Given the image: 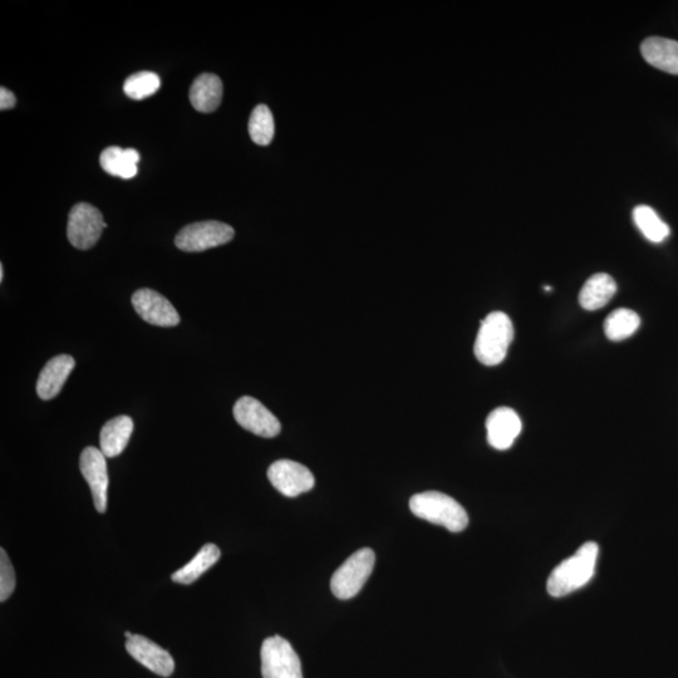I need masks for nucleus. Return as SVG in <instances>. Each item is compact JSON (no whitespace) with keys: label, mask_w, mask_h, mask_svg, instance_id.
Returning a JSON list of instances; mask_svg holds the SVG:
<instances>
[{"label":"nucleus","mask_w":678,"mask_h":678,"mask_svg":"<svg viewBox=\"0 0 678 678\" xmlns=\"http://www.w3.org/2000/svg\"><path fill=\"white\" fill-rule=\"evenodd\" d=\"M234 235V229L228 224L214 220L200 221L181 229L175 244L183 252L199 253L229 243Z\"/></svg>","instance_id":"nucleus-6"},{"label":"nucleus","mask_w":678,"mask_h":678,"mask_svg":"<svg viewBox=\"0 0 678 678\" xmlns=\"http://www.w3.org/2000/svg\"><path fill=\"white\" fill-rule=\"evenodd\" d=\"M617 292V283L611 275L598 273L592 275L579 293V304L586 311H598L612 301Z\"/></svg>","instance_id":"nucleus-18"},{"label":"nucleus","mask_w":678,"mask_h":678,"mask_svg":"<svg viewBox=\"0 0 678 678\" xmlns=\"http://www.w3.org/2000/svg\"><path fill=\"white\" fill-rule=\"evenodd\" d=\"M126 650L142 666L162 677H169L175 670L174 658L155 642L144 636L134 635L126 642Z\"/></svg>","instance_id":"nucleus-13"},{"label":"nucleus","mask_w":678,"mask_h":678,"mask_svg":"<svg viewBox=\"0 0 678 678\" xmlns=\"http://www.w3.org/2000/svg\"><path fill=\"white\" fill-rule=\"evenodd\" d=\"M80 469L83 478L90 485L93 504L98 513L107 509L108 474L106 456L96 447H86L80 458Z\"/></svg>","instance_id":"nucleus-11"},{"label":"nucleus","mask_w":678,"mask_h":678,"mask_svg":"<svg viewBox=\"0 0 678 678\" xmlns=\"http://www.w3.org/2000/svg\"><path fill=\"white\" fill-rule=\"evenodd\" d=\"M234 417L243 429L265 439L280 434V422L262 402L250 396H244L234 406Z\"/></svg>","instance_id":"nucleus-9"},{"label":"nucleus","mask_w":678,"mask_h":678,"mask_svg":"<svg viewBox=\"0 0 678 678\" xmlns=\"http://www.w3.org/2000/svg\"><path fill=\"white\" fill-rule=\"evenodd\" d=\"M105 228L107 223L101 211L91 204L80 203L73 206L68 216L67 237L73 247L87 250L96 245Z\"/></svg>","instance_id":"nucleus-7"},{"label":"nucleus","mask_w":678,"mask_h":678,"mask_svg":"<svg viewBox=\"0 0 678 678\" xmlns=\"http://www.w3.org/2000/svg\"><path fill=\"white\" fill-rule=\"evenodd\" d=\"M125 636H126L127 640H129V638H131L134 635H132V633H130V632H126Z\"/></svg>","instance_id":"nucleus-28"},{"label":"nucleus","mask_w":678,"mask_h":678,"mask_svg":"<svg viewBox=\"0 0 678 678\" xmlns=\"http://www.w3.org/2000/svg\"><path fill=\"white\" fill-rule=\"evenodd\" d=\"M16 103L17 98L12 91H9L6 87L0 88V110H11L16 106Z\"/></svg>","instance_id":"nucleus-26"},{"label":"nucleus","mask_w":678,"mask_h":678,"mask_svg":"<svg viewBox=\"0 0 678 678\" xmlns=\"http://www.w3.org/2000/svg\"><path fill=\"white\" fill-rule=\"evenodd\" d=\"M519 415L510 407H498L486 419L488 442L496 450H508L522 432Z\"/></svg>","instance_id":"nucleus-12"},{"label":"nucleus","mask_w":678,"mask_h":678,"mask_svg":"<svg viewBox=\"0 0 678 678\" xmlns=\"http://www.w3.org/2000/svg\"><path fill=\"white\" fill-rule=\"evenodd\" d=\"M220 559V549L215 544H205L195 555L193 559L183 568L176 571L171 579L175 583L191 584L203 576L206 571H209L216 562Z\"/></svg>","instance_id":"nucleus-20"},{"label":"nucleus","mask_w":678,"mask_h":678,"mask_svg":"<svg viewBox=\"0 0 678 678\" xmlns=\"http://www.w3.org/2000/svg\"><path fill=\"white\" fill-rule=\"evenodd\" d=\"M633 221L647 240L651 243L660 244L670 237L671 229L665 221L660 218L651 206L638 205L633 210Z\"/></svg>","instance_id":"nucleus-21"},{"label":"nucleus","mask_w":678,"mask_h":678,"mask_svg":"<svg viewBox=\"0 0 678 678\" xmlns=\"http://www.w3.org/2000/svg\"><path fill=\"white\" fill-rule=\"evenodd\" d=\"M16 588V573L6 550L0 549V602H6Z\"/></svg>","instance_id":"nucleus-25"},{"label":"nucleus","mask_w":678,"mask_h":678,"mask_svg":"<svg viewBox=\"0 0 678 678\" xmlns=\"http://www.w3.org/2000/svg\"><path fill=\"white\" fill-rule=\"evenodd\" d=\"M4 279V268L3 264H0V282H3Z\"/></svg>","instance_id":"nucleus-27"},{"label":"nucleus","mask_w":678,"mask_h":678,"mask_svg":"<svg viewBox=\"0 0 678 678\" xmlns=\"http://www.w3.org/2000/svg\"><path fill=\"white\" fill-rule=\"evenodd\" d=\"M260 658L263 678H303L301 660L291 643L283 637L267 638Z\"/></svg>","instance_id":"nucleus-5"},{"label":"nucleus","mask_w":678,"mask_h":678,"mask_svg":"<svg viewBox=\"0 0 678 678\" xmlns=\"http://www.w3.org/2000/svg\"><path fill=\"white\" fill-rule=\"evenodd\" d=\"M249 134L255 144L268 146L275 134L273 113L268 106L259 105L254 108L249 120Z\"/></svg>","instance_id":"nucleus-23"},{"label":"nucleus","mask_w":678,"mask_h":678,"mask_svg":"<svg viewBox=\"0 0 678 678\" xmlns=\"http://www.w3.org/2000/svg\"><path fill=\"white\" fill-rule=\"evenodd\" d=\"M75 366V358L71 356L53 357L39 375L37 382L38 396L44 401L54 399L62 391Z\"/></svg>","instance_id":"nucleus-14"},{"label":"nucleus","mask_w":678,"mask_h":678,"mask_svg":"<svg viewBox=\"0 0 678 678\" xmlns=\"http://www.w3.org/2000/svg\"><path fill=\"white\" fill-rule=\"evenodd\" d=\"M139 151L135 149H121L119 146L107 147L100 156V164L107 174L121 179L135 178L139 169Z\"/></svg>","instance_id":"nucleus-19"},{"label":"nucleus","mask_w":678,"mask_h":678,"mask_svg":"<svg viewBox=\"0 0 678 678\" xmlns=\"http://www.w3.org/2000/svg\"><path fill=\"white\" fill-rule=\"evenodd\" d=\"M268 479L280 494L288 498L307 493L316 484L311 470L292 460L275 461L268 469Z\"/></svg>","instance_id":"nucleus-8"},{"label":"nucleus","mask_w":678,"mask_h":678,"mask_svg":"<svg viewBox=\"0 0 678 678\" xmlns=\"http://www.w3.org/2000/svg\"><path fill=\"white\" fill-rule=\"evenodd\" d=\"M643 58L658 70L678 75V42L662 37L647 38L641 44Z\"/></svg>","instance_id":"nucleus-15"},{"label":"nucleus","mask_w":678,"mask_h":678,"mask_svg":"<svg viewBox=\"0 0 678 678\" xmlns=\"http://www.w3.org/2000/svg\"><path fill=\"white\" fill-rule=\"evenodd\" d=\"M375 562L372 549L363 548L353 553L333 574L331 589L334 596L342 601L357 596L370 578Z\"/></svg>","instance_id":"nucleus-4"},{"label":"nucleus","mask_w":678,"mask_h":678,"mask_svg":"<svg viewBox=\"0 0 678 678\" xmlns=\"http://www.w3.org/2000/svg\"><path fill=\"white\" fill-rule=\"evenodd\" d=\"M641 326V318L635 311L627 308H618L613 311L604 322V333L609 341L621 342L630 338Z\"/></svg>","instance_id":"nucleus-22"},{"label":"nucleus","mask_w":678,"mask_h":678,"mask_svg":"<svg viewBox=\"0 0 678 678\" xmlns=\"http://www.w3.org/2000/svg\"><path fill=\"white\" fill-rule=\"evenodd\" d=\"M410 509L417 518L441 525L452 533L463 532L469 524L468 513L463 506L440 491H425L412 496Z\"/></svg>","instance_id":"nucleus-2"},{"label":"nucleus","mask_w":678,"mask_h":678,"mask_svg":"<svg viewBox=\"0 0 678 678\" xmlns=\"http://www.w3.org/2000/svg\"><path fill=\"white\" fill-rule=\"evenodd\" d=\"M514 339L512 319L503 312H493L481 322L474 353L484 366H498L508 355Z\"/></svg>","instance_id":"nucleus-3"},{"label":"nucleus","mask_w":678,"mask_h":678,"mask_svg":"<svg viewBox=\"0 0 678 678\" xmlns=\"http://www.w3.org/2000/svg\"><path fill=\"white\" fill-rule=\"evenodd\" d=\"M598 554V544L588 542L572 557L563 560L548 578L547 589L550 596H568L586 586L596 572Z\"/></svg>","instance_id":"nucleus-1"},{"label":"nucleus","mask_w":678,"mask_h":678,"mask_svg":"<svg viewBox=\"0 0 678 678\" xmlns=\"http://www.w3.org/2000/svg\"><path fill=\"white\" fill-rule=\"evenodd\" d=\"M161 86L160 77L154 72H137L125 81L124 91L132 100H145L155 95Z\"/></svg>","instance_id":"nucleus-24"},{"label":"nucleus","mask_w":678,"mask_h":678,"mask_svg":"<svg viewBox=\"0 0 678 678\" xmlns=\"http://www.w3.org/2000/svg\"><path fill=\"white\" fill-rule=\"evenodd\" d=\"M223 100V82L213 73H203L190 88V102L196 111L210 113L218 110Z\"/></svg>","instance_id":"nucleus-16"},{"label":"nucleus","mask_w":678,"mask_h":678,"mask_svg":"<svg viewBox=\"0 0 678 678\" xmlns=\"http://www.w3.org/2000/svg\"><path fill=\"white\" fill-rule=\"evenodd\" d=\"M134 421L129 416H117L106 422L100 434L101 451L106 458H116L129 445Z\"/></svg>","instance_id":"nucleus-17"},{"label":"nucleus","mask_w":678,"mask_h":678,"mask_svg":"<svg viewBox=\"0 0 678 678\" xmlns=\"http://www.w3.org/2000/svg\"><path fill=\"white\" fill-rule=\"evenodd\" d=\"M132 306L145 322L154 326L175 327L180 323L179 313L169 299L152 289L144 288L134 293Z\"/></svg>","instance_id":"nucleus-10"}]
</instances>
